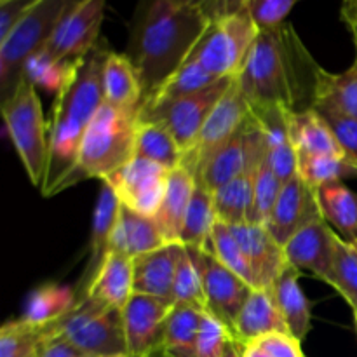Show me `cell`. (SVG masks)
<instances>
[{
	"label": "cell",
	"instance_id": "cell-24",
	"mask_svg": "<svg viewBox=\"0 0 357 357\" xmlns=\"http://www.w3.org/2000/svg\"><path fill=\"white\" fill-rule=\"evenodd\" d=\"M300 271L293 267L291 264L282 268L281 274L272 282L271 291L284 317L288 330L296 340L302 342L310 331V321H312V312H310V302L307 300L305 293L302 291L298 284Z\"/></svg>",
	"mask_w": 357,
	"mask_h": 357
},
{
	"label": "cell",
	"instance_id": "cell-12",
	"mask_svg": "<svg viewBox=\"0 0 357 357\" xmlns=\"http://www.w3.org/2000/svg\"><path fill=\"white\" fill-rule=\"evenodd\" d=\"M171 169L143 157H132L124 167L105 178L122 206L145 216H155Z\"/></svg>",
	"mask_w": 357,
	"mask_h": 357
},
{
	"label": "cell",
	"instance_id": "cell-16",
	"mask_svg": "<svg viewBox=\"0 0 357 357\" xmlns=\"http://www.w3.org/2000/svg\"><path fill=\"white\" fill-rule=\"evenodd\" d=\"M337 232L323 218L309 223L284 244L288 264L300 272H310L314 278L326 282L333 264Z\"/></svg>",
	"mask_w": 357,
	"mask_h": 357
},
{
	"label": "cell",
	"instance_id": "cell-15",
	"mask_svg": "<svg viewBox=\"0 0 357 357\" xmlns=\"http://www.w3.org/2000/svg\"><path fill=\"white\" fill-rule=\"evenodd\" d=\"M321 218L323 216L317 204L316 190L310 188L300 178V174H295L291 180L282 185L281 194L265 227L272 237L281 246H284L298 230Z\"/></svg>",
	"mask_w": 357,
	"mask_h": 357
},
{
	"label": "cell",
	"instance_id": "cell-3",
	"mask_svg": "<svg viewBox=\"0 0 357 357\" xmlns=\"http://www.w3.org/2000/svg\"><path fill=\"white\" fill-rule=\"evenodd\" d=\"M112 49L100 38L96 45L73 65L68 79L56 93L49 126V157L40 185L44 195H54L73 171L80 143L91 121L105 105L103 72Z\"/></svg>",
	"mask_w": 357,
	"mask_h": 357
},
{
	"label": "cell",
	"instance_id": "cell-19",
	"mask_svg": "<svg viewBox=\"0 0 357 357\" xmlns=\"http://www.w3.org/2000/svg\"><path fill=\"white\" fill-rule=\"evenodd\" d=\"M183 244L169 243L132 260V288L139 295L173 302V284Z\"/></svg>",
	"mask_w": 357,
	"mask_h": 357
},
{
	"label": "cell",
	"instance_id": "cell-42",
	"mask_svg": "<svg viewBox=\"0 0 357 357\" xmlns=\"http://www.w3.org/2000/svg\"><path fill=\"white\" fill-rule=\"evenodd\" d=\"M73 65L75 63L66 65V63L54 61L42 49H38L24 63L21 79L30 80L33 86H44L45 89L58 93L63 84H65V80L68 79Z\"/></svg>",
	"mask_w": 357,
	"mask_h": 357
},
{
	"label": "cell",
	"instance_id": "cell-49",
	"mask_svg": "<svg viewBox=\"0 0 357 357\" xmlns=\"http://www.w3.org/2000/svg\"><path fill=\"white\" fill-rule=\"evenodd\" d=\"M37 357H82L68 342L63 340L58 335L45 333L44 342L38 349Z\"/></svg>",
	"mask_w": 357,
	"mask_h": 357
},
{
	"label": "cell",
	"instance_id": "cell-11",
	"mask_svg": "<svg viewBox=\"0 0 357 357\" xmlns=\"http://www.w3.org/2000/svg\"><path fill=\"white\" fill-rule=\"evenodd\" d=\"M107 0H82L66 13L44 47L45 54L58 63L72 65L82 59L100 42Z\"/></svg>",
	"mask_w": 357,
	"mask_h": 357
},
{
	"label": "cell",
	"instance_id": "cell-25",
	"mask_svg": "<svg viewBox=\"0 0 357 357\" xmlns=\"http://www.w3.org/2000/svg\"><path fill=\"white\" fill-rule=\"evenodd\" d=\"M103 89L105 103L139 114L143 105V87L128 56L114 51L108 54L103 72Z\"/></svg>",
	"mask_w": 357,
	"mask_h": 357
},
{
	"label": "cell",
	"instance_id": "cell-7",
	"mask_svg": "<svg viewBox=\"0 0 357 357\" xmlns=\"http://www.w3.org/2000/svg\"><path fill=\"white\" fill-rule=\"evenodd\" d=\"M260 28L250 9L209 21L188 54L216 79L241 72L257 40Z\"/></svg>",
	"mask_w": 357,
	"mask_h": 357
},
{
	"label": "cell",
	"instance_id": "cell-22",
	"mask_svg": "<svg viewBox=\"0 0 357 357\" xmlns=\"http://www.w3.org/2000/svg\"><path fill=\"white\" fill-rule=\"evenodd\" d=\"M166 243L153 216L139 215L121 204L114 234H112L110 251L121 253L135 260L139 255L159 250Z\"/></svg>",
	"mask_w": 357,
	"mask_h": 357
},
{
	"label": "cell",
	"instance_id": "cell-8",
	"mask_svg": "<svg viewBox=\"0 0 357 357\" xmlns=\"http://www.w3.org/2000/svg\"><path fill=\"white\" fill-rule=\"evenodd\" d=\"M82 0H38L30 13L0 42V87L2 100L10 96L21 80L26 59L44 47L72 7Z\"/></svg>",
	"mask_w": 357,
	"mask_h": 357
},
{
	"label": "cell",
	"instance_id": "cell-47",
	"mask_svg": "<svg viewBox=\"0 0 357 357\" xmlns=\"http://www.w3.org/2000/svg\"><path fill=\"white\" fill-rule=\"evenodd\" d=\"M38 0H0V42L30 13Z\"/></svg>",
	"mask_w": 357,
	"mask_h": 357
},
{
	"label": "cell",
	"instance_id": "cell-1",
	"mask_svg": "<svg viewBox=\"0 0 357 357\" xmlns=\"http://www.w3.org/2000/svg\"><path fill=\"white\" fill-rule=\"evenodd\" d=\"M317 68L295 28L282 23L260 30L237 80L251 110L296 112L307 93L314 98Z\"/></svg>",
	"mask_w": 357,
	"mask_h": 357
},
{
	"label": "cell",
	"instance_id": "cell-27",
	"mask_svg": "<svg viewBox=\"0 0 357 357\" xmlns=\"http://www.w3.org/2000/svg\"><path fill=\"white\" fill-rule=\"evenodd\" d=\"M132 295V260L126 255L110 251L91 284L87 296L122 310Z\"/></svg>",
	"mask_w": 357,
	"mask_h": 357
},
{
	"label": "cell",
	"instance_id": "cell-54",
	"mask_svg": "<svg viewBox=\"0 0 357 357\" xmlns=\"http://www.w3.org/2000/svg\"><path fill=\"white\" fill-rule=\"evenodd\" d=\"M354 324H356V331H357V312H354Z\"/></svg>",
	"mask_w": 357,
	"mask_h": 357
},
{
	"label": "cell",
	"instance_id": "cell-17",
	"mask_svg": "<svg viewBox=\"0 0 357 357\" xmlns=\"http://www.w3.org/2000/svg\"><path fill=\"white\" fill-rule=\"evenodd\" d=\"M119 209H121V201H119L117 194L112 190L110 185L101 181V190L98 195L96 208H94L93 229H91L89 237V258H87L82 278L79 279L75 286L79 302L87 296L91 284L94 282L101 265L110 253L112 234H114L115 222H117Z\"/></svg>",
	"mask_w": 357,
	"mask_h": 357
},
{
	"label": "cell",
	"instance_id": "cell-32",
	"mask_svg": "<svg viewBox=\"0 0 357 357\" xmlns=\"http://www.w3.org/2000/svg\"><path fill=\"white\" fill-rule=\"evenodd\" d=\"M312 105H324L357 119V58L342 73L317 68Z\"/></svg>",
	"mask_w": 357,
	"mask_h": 357
},
{
	"label": "cell",
	"instance_id": "cell-37",
	"mask_svg": "<svg viewBox=\"0 0 357 357\" xmlns=\"http://www.w3.org/2000/svg\"><path fill=\"white\" fill-rule=\"evenodd\" d=\"M298 174L316 190L357 174V169L345 155H298Z\"/></svg>",
	"mask_w": 357,
	"mask_h": 357
},
{
	"label": "cell",
	"instance_id": "cell-33",
	"mask_svg": "<svg viewBox=\"0 0 357 357\" xmlns=\"http://www.w3.org/2000/svg\"><path fill=\"white\" fill-rule=\"evenodd\" d=\"M218 216L215 209V197L213 192L195 183L187 215H185L183 227H181L180 243L187 248L206 251L209 244L213 229H215Z\"/></svg>",
	"mask_w": 357,
	"mask_h": 357
},
{
	"label": "cell",
	"instance_id": "cell-23",
	"mask_svg": "<svg viewBox=\"0 0 357 357\" xmlns=\"http://www.w3.org/2000/svg\"><path fill=\"white\" fill-rule=\"evenodd\" d=\"M195 188V178L183 166L176 167L167 178L164 197L155 213V222L166 243H180L181 227ZM181 244V243H180Z\"/></svg>",
	"mask_w": 357,
	"mask_h": 357
},
{
	"label": "cell",
	"instance_id": "cell-36",
	"mask_svg": "<svg viewBox=\"0 0 357 357\" xmlns=\"http://www.w3.org/2000/svg\"><path fill=\"white\" fill-rule=\"evenodd\" d=\"M206 253L215 257L220 264L225 265L229 271H232L234 274L243 278L248 284H251L257 289L253 271H251L250 264H248L243 246H241V243L237 241V237L234 236L232 229H230L229 225H225L223 222H220V220L216 222L215 229H213Z\"/></svg>",
	"mask_w": 357,
	"mask_h": 357
},
{
	"label": "cell",
	"instance_id": "cell-50",
	"mask_svg": "<svg viewBox=\"0 0 357 357\" xmlns=\"http://www.w3.org/2000/svg\"><path fill=\"white\" fill-rule=\"evenodd\" d=\"M340 16L345 24L357 23V0H342Z\"/></svg>",
	"mask_w": 357,
	"mask_h": 357
},
{
	"label": "cell",
	"instance_id": "cell-10",
	"mask_svg": "<svg viewBox=\"0 0 357 357\" xmlns=\"http://www.w3.org/2000/svg\"><path fill=\"white\" fill-rule=\"evenodd\" d=\"M250 115L251 107L241 91L239 80L236 75L227 93L220 98L206 124L202 126L194 146L183 155L181 166L190 171L194 178L197 176L209 157L244 128Z\"/></svg>",
	"mask_w": 357,
	"mask_h": 357
},
{
	"label": "cell",
	"instance_id": "cell-51",
	"mask_svg": "<svg viewBox=\"0 0 357 357\" xmlns=\"http://www.w3.org/2000/svg\"><path fill=\"white\" fill-rule=\"evenodd\" d=\"M241 357H272L258 342L241 345Z\"/></svg>",
	"mask_w": 357,
	"mask_h": 357
},
{
	"label": "cell",
	"instance_id": "cell-28",
	"mask_svg": "<svg viewBox=\"0 0 357 357\" xmlns=\"http://www.w3.org/2000/svg\"><path fill=\"white\" fill-rule=\"evenodd\" d=\"M324 222L347 243L357 241V194L342 181L316 188Z\"/></svg>",
	"mask_w": 357,
	"mask_h": 357
},
{
	"label": "cell",
	"instance_id": "cell-26",
	"mask_svg": "<svg viewBox=\"0 0 357 357\" xmlns=\"http://www.w3.org/2000/svg\"><path fill=\"white\" fill-rule=\"evenodd\" d=\"M289 132L298 155H345L324 119L312 107L289 114Z\"/></svg>",
	"mask_w": 357,
	"mask_h": 357
},
{
	"label": "cell",
	"instance_id": "cell-31",
	"mask_svg": "<svg viewBox=\"0 0 357 357\" xmlns=\"http://www.w3.org/2000/svg\"><path fill=\"white\" fill-rule=\"evenodd\" d=\"M77 303H79V298H77L75 288L49 282L37 288L28 296L21 319L33 326H49L72 312Z\"/></svg>",
	"mask_w": 357,
	"mask_h": 357
},
{
	"label": "cell",
	"instance_id": "cell-9",
	"mask_svg": "<svg viewBox=\"0 0 357 357\" xmlns=\"http://www.w3.org/2000/svg\"><path fill=\"white\" fill-rule=\"evenodd\" d=\"M234 77L216 80L209 87L190 94V96L178 98V100L166 101L160 105H145L139 108L138 119L162 124L174 136L185 155L194 146L202 126L206 124L220 98L227 93Z\"/></svg>",
	"mask_w": 357,
	"mask_h": 357
},
{
	"label": "cell",
	"instance_id": "cell-6",
	"mask_svg": "<svg viewBox=\"0 0 357 357\" xmlns=\"http://www.w3.org/2000/svg\"><path fill=\"white\" fill-rule=\"evenodd\" d=\"M47 335H58L82 357L128 356L122 310L86 296L58 323L45 326Z\"/></svg>",
	"mask_w": 357,
	"mask_h": 357
},
{
	"label": "cell",
	"instance_id": "cell-46",
	"mask_svg": "<svg viewBox=\"0 0 357 357\" xmlns=\"http://www.w3.org/2000/svg\"><path fill=\"white\" fill-rule=\"evenodd\" d=\"M171 2L174 6L201 10L209 21L220 20L237 10L250 9V0H171Z\"/></svg>",
	"mask_w": 357,
	"mask_h": 357
},
{
	"label": "cell",
	"instance_id": "cell-40",
	"mask_svg": "<svg viewBox=\"0 0 357 357\" xmlns=\"http://www.w3.org/2000/svg\"><path fill=\"white\" fill-rule=\"evenodd\" d=\"M45 326H33L20 317L7 321L0 330V357H37Z\"/></svg>",
	"mask_w": 357,
	"mask_h": 357
},
{
	"label": "cell",
	"instance_id": "cell-39",
	"mask_svg": "<svg viewBox=\"0 0 357 357\" xmlns=\"http://www.w3.org/2000/svg\"><path fill=\"white\" fill-rule=\"evenodd\" d=\"M173 303L174 305L195 307V309L204 310V312L208 310L201 271H199L197 264H195L194 257L187 246H183V251L178 258L173 284Z\"/></svg>",
	"mask_w": 357,
	"mask_h": 357
},
{
	"label": "cell",
	"instance_id": "cell-35",
	"mask_svg": "<svg viewBox=\"0 0 357 357\" xmlns=\"http://www.w3.org/2000/svg\"><path fill=\"white\" fill-rule=\"evenodd\" d=\"M216 80L220 79H216L211 73L206 72L197 61H194L192 58H187L183 61V65L173 75H169L164 80L162 86L155 93H152L143 101L142 107H145V105H160L166 103V101L178 100V98L190 96V94L199 93V91L209 87Z\"/></svg>",
	"mask_w": 357,
	"mask_h": 357
},
{
	"label": "cell",
	"instance_id": "cell-38",
	"mask_svg": "<svg viewBox=\"0 0 357 357\" xmlns=\"http://www.w3.org/2000/svg\"><path fill=\"white\" fill-rule=\"evenodd\" d=\"M326 282L344 296L352 312H357V251L340 236L337 237L333 264Z\"/></svg>",
	"mask_w": 357,
	"mask_h": 357
},
{
	"label": "cell",
	"instance_id": "cell-29",
	"mask_svg": "<svg viewBox=\"0 0 357 357\" xmlns=\"http://www.w3.org/2000/svg\"><path fill=\"white\" fill-rule=\"evenodd\" d=\"M246 126L248 122L232 139H229L222 149L209 157L208 162L195 176V183L215 194L243 173L246 167Z\"/></svg>",
	"mask_w": 357,
	"mask_h": 357
},
{
	"label": "cell",
	"instance_id": "cell-34",
	"mask_svg": "<svg viewBox=\"0 0 357 357\" xmlns=\"http://www.w3.org/2000/svg\"><path fill=\"white\" fill-rule=\"evenodd\" d=\"M135 157H143L173 171L181 166L183 150L162 124L138 119Z\"/></svg>",
	"mask_w": 357,
	"mask_h": 357
},
{
	"label": "cell",
	"instance_id": "cell-52",
	"mask_svg": "<svg viewBox=\"0 0 357 357\" xmlns=\"http://www.w3.org/2000/svg\"><path fill=\"white\" fill-rule=\"evenodd\" d=\"M223 357H241V345L237 344L236 340H234L232 344L227 347V352H225V356H223Z\"/></svg>",
	"mask_w": 357,
	"mask_h": 357
},
{
	"label": "cell",
	"instance_id": "cell-41",
	"mask_svg": "<svg viewBox=\"0 0 357 357\" xmlns=\"http://www.w3.org/2000/svg\"><path fill=\"white\" fill-rule=\"evenodd\" d=\"M282 181L279 180L278 173L268 160V153L261 159L258 166L257 178H255V197L253 209H251V222L258 225H265L274 209L275 201L282 190Z\"/></svg>",
	"mask_w": 357,
	"mask_h": 357
},
{
	"label": "cell",
	"instance_id": "cell-18",
	"mask_svg": "<svg viewBox=\"0 0 357 357\" xmlns=\"http://www.w3.org/2000/svg\"><path fill=\"white\" fill-rule=\"evenodd\" d=\"M230 229L243 246L248 264L253 271L257 289L271 288L275 278L288 265L284 246H281L272 237L265 225L244 223V225H236Z\"/></svg>",
	"mask_w": 357,
	"mask_h": 357
},
{
	"label": "cell",
	"instance_id": "cell-5",
	"mask_svg": "<svg viewBox=\"0 0 357 357\" xmlns=\"http://www.w3.org/2000/svg\"><path fill=\"white\" fill-rule=\"evenodd\" d=\"M2 115L28 180L40 187L47 167L49 129L37 86L21 79L10 96L2 100Z\"/></svg>",
	"mask_w": 357,
	"mask_h": 357
},
{
	"label": "cell",
	"instance_id": "cell-56",
	"mask_svg": "<svg viewBox=\"0 0 357 357\" xmlns=\"http://www.w3.org/2000/svg\"><path fill=\"white\" fill-rule=\"evenodd\" d=\"M122 357H128V356H122Z\"/></svg>",
	"mask_w": 357,
	"mask_h": 357
},
{
	"label": "cell",
	"instance_id": "cell-48",
	"mask_svg": "<svg viewBox=\"0 0 357 357\" xmlns=\"http://www.w3.org/2000/svg\"><path fill=\"white\" fill-rule=\"evenodd\" d=\"M255 342H258L272 357H305L302 352V342L289 333H271Z\"/></svg>",
	"mask_w": 357,
	"mask_h": 357
},
{
	"label": "cell",
	"instance_id": "cell-55",
	"mask_svg": "<svg viewBox=\"0 0 357 357\" xmlns=\"http://www.w3.org/2000/svg\"><path fill=\"white\" fill-rule=\"evenodd\" d=\"M351 244L356 248V251H357V241H354V243H351Z\"/></svg>",
	"mask_w": 357,
	"mask_h": 357
},
{
	"label": "cell",
	"instance_id": "cell-21",
	"mask_svg": "<svg viewBox=\"0 0 357 357\" xmlns=\"http://www.w3.org/2000/svg\"><path fill=\"white\" fill-rule=\"evenodd\" d=\"M232 333L239 345H246L271 333H289L271 288L253 289L234 323Z\"/></svg>",
	"mask_w": 357,
	"mask_h": 357
},
{
	"label": "cell",
	"instance_id": "cell-44",
	"mask_svg": "<svg viewBox=\"0 0 357 357\" xmlns=\"http://www.w3.org/2000/svg\"><path fill=\"white\" fill-rule=\"evenodd\" d=\"M234 338L232 330L225 323L206 310L202 314L201 331L197 340V357H223Z\"/></svg>",
	"mask_w": 357,
	"mask_h": 357
},
{
	"label": "cell",
	"instance_id": "cell-13",
	"mask_svg": "<svg viewBox=\"0 0 357 357\" xmlns=\"http://www.w3.org/2000/svg\"><path fill=\"white\" fill-rule=\"evenodd\" d=\"M188 250L201 271L208 312L218 317L232 330L237 316L255 288L206 251L195 250V248H188Z\"/></svg>",
	"mask_w": 357,
	"mask_h": 357
},
{
	"label": "cell",
	"instance_id": "cell-45",
	"mask_svg": "<svg viewBox=\"0 0 357 357\" xmlns=\"http://www.w3.org/2000/svg\"><path fill=\"white\" fill-rule=\"evenodd\" d=\"M302 0H250V10L258 28H272L286 23L293 7Z\"/></svg>",
	"mask_w": 357,
	"mask_h": 357
},
{
	"label": "cell",
	"instance_id": "cell-43",
	"mask_svg": "<svg viewBox=\"0 0 357 357\" xmlns=\"http://www.w3.org/2000/svg\"><path fill=\"white\" fill-rule=\"evenodd\" d=\"M312 108L324 119L340 149L344 150L345 157L357 169V119L324 105H312Z\"/></svg>",
	"mask_w": 357,
	"mask_h": 357
},
{
	"label": "cell",
	"instance_id": "cell-14",
	"mask_svg": "<svg viewBox=\"0 0 357 357\" xmlns=\"http://www.w3.org/2000/svg\"><path fill=\"white\" fill-rule=\"evenodd\" d=\"M174 303L149 295H135L122 309L128 357H152L162 347L164 326Z\"/></svg>",
	"mask_w": 357,
	"mask_h": 357
},
{
	"label": "cell",
	"instance_id": "cell-4",
	"mask_svg": "<svg viewBox=\"0 0 357 357\" xmlns=\"http://www.w3.org/2000/svg\"><path fill=\"white\" fill-rule=\"evenodd\" d=\"M138 114L105 103L84 132L79 157L72 173L58 187L56 194L82 180L103 181L124 167L135 157Z\"/></svg>",
	"mask_w": 357,
	"mask_h": 357
},
{
	"label": "cell",
	"instance_id": "cell-20",
	"mask_svg": "<svg viewBox=\"0 0 357 357\" xmlns=\"http://www.w3.org/2000/svg\"><path fill=\"white\" fill-rule=\"evenodd\" d=\"M260 124L267 142V153L272 167L282 183L298 174V153L289 132V114L284 108H265L251 110Z\"/></svg>",
	"mask_w": 357,
	"mask_h": 357
},
{
	"label": "cell",
	"instance_id": "cell-53",
	"mask_svg": "<svg viewBox=\"0 0 357 357\" xmlns=\"http://www.w3.org/2000/svg\"><path fill=\"white\" fill-rule=\"evenodd\" d=\"M347 28H349V30H351L352 40H354V45H356V52H357V23L347 24ZM356 58H357V56H356Z\"/></svg>",
	"mask_w": 357,
	"mask_h": 357
},
{
	"label": "cell",
	"instance_id": "cell-2",
	"mask_svg": "<svg viewBox=\"0 0 357 357\" xmlns=\"http://www.w3.org/2000/svg\"><path fill=\"white\" fill-rule=\"evenodd\" d=\"M209 20L197 9L171 0H138L126 56L143 87V101L173 75L194 49Z\"/></svg>",
	"mask_w": 357,
	"mask_h": 357
},
{
	"label": "cell",
	"instance_id": "cell-30",
	"mask_svg": "<svg viewBox=\"0 0 357 357\" xmlns=\"http://www.w3.org/2000/svg\"><path fill=\"white\" fill-rule=\"evenodd\" d=\"M202 314L190 305H173L164 326L162 357H197V340Z\"/></svg>",
	"mask_w": 357,
	"mask_h": 357
}]
</instances>
